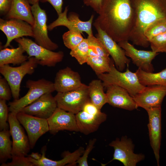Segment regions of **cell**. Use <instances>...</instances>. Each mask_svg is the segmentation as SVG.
Returning <instances> with one entry per match:
<instances>
[{"mask_svg":"<svg viewBox=\"0 0 166 166\" xmlns=\"http://www.w3.org/2000/svg\"><path fill=\"white\" fill-rule=\"evenodd\" d=\"M98 14L93 25L117 42L129 40L135 23L131 0H104Z\"/></svg>","mask_w":166,"mask_h":166,"instance_id":"cell-1","label":"cell"},{"mask_svg":"<svg viewBox=\"0 0 166 166\" xmlns=\"http://www.w3.org/2000/svg\"><path fill=\"white\" fill-rule=\"evenodd\" d=\"M135 13V23L129 40L137 45L148 47L149 42L144 33L156 21L166 19V0H131Z\"/></svg>","mask_w":166,"mask_h":166,"instance_id":"cell-2","label":"cell"},{"mask_svg":"<svg viewBox=\"0 0 166 166\" xmlns=\"http://www.w3.org/2000/svg\"><path fill=\"white\" fill-rule=\"evenodd\" d=\"M97 76L105 88L111 85H118L126 90L132 97L145 87L141 84L136 72L130 71L128 68L124 72L119 70L115 67L113 59H111L109 72Z\"/></svg>","mask_w":166,"mask_h":166,"instance_id":"cell-3","label":"cell"},{"mask_svg":"<svg viewBox=\"0 0 166 166\" xmlns=\"http://www.w3.org/2000/svg\"><path fill=\"white\" fill-rule=\"evenodd\" d=\"M26 86L29 90L25 96L9 103L10 112L16 114L43 94L55 91L54 83L44 78L37 81L29 80Z\"/></svg>","mask_w":166,"mask_h":166,"instance_id":"cell-4","label":"cell"},{"mask_svg":"<svg viewBox=\"0 0 166 166\" xmlns=\"http://www.w3.org/2000/svg\"><path fill=\"white\" fill-rule=\"evenodd\" d=\"M38 64V60L31 57L18 67H11L9 64L0 66V73L9 84L14 100L19 99L20 85L23 77L27 74H32Z\"/></svg>","mask_w":166,"mask_h":166,"instance_id":"cell-5","label":"cell"},{"mask_svg":"<svg viewBox=\"0 0 166 166\" xmlns=\"http://www.w3.org/2000/svg\"><path fill=\"white\" fill-rule=\"evenodd\" d=\"M15 40L22 45L29 55L28 57H35L38 60L39 65L42 66H55L63 58L64 54L62 51L55 52L48 49L31 39L23 37Z\"/></svg>","mask_w":166,"mask_h":166,"instance_id":"cell-6","label":"cell"},{"mask_svg":"<svg viewBox=\"0 0 166 166\" xmlns=\"http://www.w3.org/2000/svg\"><path fill=\"white\" fill-rule=\"evenodd\" d=\"M31 10L34 18V24L32 26L35 42L48 49L56 50L58 48V45L52 42L48 35L47 17L45 10L40 7L39 2L32 5Z\"/></svg>","mask_w":166,"mask_h":166,"instance_id":"cell-7","label":"cell"},{"mask_svg":"<svg viewBox=\"0 0 166 166\" xmlns=\"http://www.w3.org/2000/svg\"><path fill=\"white\" fill-rule=\"evenodd\" d=\"M58 108L76 114L82 110L84 104L90 100L88 85L72 91L57 92L54 97Z\"/></svg>","mask_w":166,"mask_h":166,"instance_id":"cell-8","label":"cell"},{"mask_svg":"<svg viewBox=\"0 0 166 166\" xmlns=\"http://www.w3.org/2000/svg\"><path fill=\"white\" fill-rule=\"evenodd\" d=\"M109 145L114 149L113 158L109 162L117 160L124 166H136L145 158L144 154L134 153V144L132 140L126 136H122L120 139L116 138Z\"/></svg>","mask_w":166,"mask_h":166,"instance_id":"cell-9","label":"cell"},{"mask_svg":"<svg viewBox=\"0 0 166 166\" xmlns=\"http://www.w3.org/2000/svg\"><path fill=\"white\" fill-rule=\"evenodd\" d=\"M16 117L26 129L30 148H33L38 139L49 131L47 120L20 112Z\"/></svg>","mask_w":166,"mask_h":166,"instance_id":"cell-10","label":"cell"},{"mask_svg":"<svg viewBox=\"0 0 166 166\" xmlns=\"http://www.w3.org/2000/svg\"><path fill=\"white\" fill-rule=\"evenodd\" d=\"M68 6H67L64 11L58 15L57 19L48 26V30L50 31L57 27L63 26L67 27L69 30L76 31L81 34L85 32L88 36L93 35L92 27L93 15L88 21H83L80 19L77 14L74 12L70 13L68 17Z\"/></svg>","mask_w":166,"mask_h":166,"instance_id":"cell-11","label":"cell"},{"mask_svg":"<svg viewBox=\"0 0 166 166\" xmlns=\"http://www.w3.org/2000/svg\"><path fill=\"white\" fill-rule=\"evenodd\" d=\"M16 114L10 112L8 122L12 139V157L27 155L30 147L28 136L18 120Z\"/></svg>","mask_w":166,"mask_h":166,"instance_id":"cell-12","label":"cell"},{"mask_svg":"<svg viewBox=\"0 0 166 166\" xmlns=\"http://www.w3.org/2000/svg\"><path fill=\"white\" fill-rule=\"evenodd\" d=\"M97 31L96 37L104 45L107 51L113 61L117 68L122 71L126 65L128 66L130 60L127 57L124 50L117 42L113 39L105 31L97 25H93Z\"/></svg>","mask_w":166,"mask_h":166,"instance_id":"cell-13","label":"cell"},{"mask_svg":"<svg viewBox=\"0 0 166 166\" xmlns=\"http://www.w3.org/2000/svg\"><path fill=\"white\" fill-rule=\"evenodd\" d=\"M166 95V86L154 85L145 86L139 93L133 97L138 108L148 109L161 107L163 100Z\"/></svg>","mask_w":166,"mask_h":166,"instance_id":"cell-14","label":"cell"},{"mask_svg":"<svg viewBox=\"0 0 166 166\" xmlns=\"http://www.w3.org/2000/svg\"><path fill=\"white\" fill-rule=\"evenodd\" d=\"M0 29L7 38L3 48L11 46L10 43L14 39L24 36H33L32 26L27 22L19 19L5 20L0 18Z\"/></svg>","mask_w":166,"mask_h":166,"instance_id":"cell-15","label":"cell"},{"mask_svg":"<svg viewBox=\"0 0 166 166\" xmlns=\"http://www.w3.org/2000/svg\"><path fill=\"white\" fill-rule=\"evenodd\" d=\"M148 117V127L150 144L157 165L159 166L160 151L161 140V107L151 108L146 110Z\"/></svg>","mask_w":166,"mask_h":166,"instance_id":"cell-16","label":"cell"},{"mask_svg":"<svg viewBox=\"0 0 166 166\" xmlns=\"http://www.w3.org/2000/svg\"><path fill=\"white\" fill-rule=\"evenodd\" d=\"M118 44L124 50L126 56L130 57L133 63L139 68L146 72H153L154 69L152 62L158 53L152 50L137 49L128 40L120 42Z\"/></svg>","mask_w":166,"mask_h":166,"instance_id":"cell-17","label":"cell"},{"mask_svg":"<svg viewBox=\"0 0 166 166\" xmlns=\"http://www.w3.org/2000/svg\"><path fill=\"white\" fill-rule=\"evenodd\" d=\"M50 132L55 135L60 131L79 132L75 114L57 108L47 119Z\"/></svg>","mask_w":166,"mask_h":166,"instance_id":"cell-18","label":"cell"},{"mask_svg":"<svg viewBox=\"0 0 166 166\" xmlns=\"http://www.w3.org/2000/svg\"><path fill=\"white\" fill-rule=\"evenodd\" d=\"M52 93H46L24 108L21 111L25 113L47 119L57 108V102Z\"/></svg>","mask_w":166,"mask_h":166,"instance_id":"cell-19","label":"cell"},{"mask_svg":"<svg viewBox=\"0 0 166 166\" xmlns=\"http://www.w3.org/2000/svg\"><path fill=\"white\" fill-rule=\"evenodd\" d=\"M84 84L82 83L78 73L69 67L58 71L54 83L55 90L59 93L74 90L81 88Z\"/></svg>","mask_w":166,"mask_h":166,"instance_id":"cell-20","label":"cell"},{"mask_svg":"<svg viewBox=\"0 0 166 166\" xmlns=\"http://www.w3.org/2000/svg\"><path fill=\"white\" fill-rule=\"evenodd\" d=\"M106 89L108 103L120 109L132 111L138 107L133 98L124 89L116 85H111Z\"/></svg>","mask_w":166,"mask_h":166,"instance_id":"cell-21","label":"cell"},{"mask_svg":"<svg viewBox=\"0 0 166 166\" xmlns=\"http://www.w3.org/2000/svg\"><path fill=\"white\" fill-rule=\"evenodd\" d=\"M75 116L79 132L85 135L97 131L100 125L106 120L107 118V115L104 113L93 115L82 111L75 114Z\"/></svg>","mask_w":166,"mask_h":166,"instance_id":"cell-22","label":"cell"},{"mask_svg":"<svg viewBox=\"0 0 166 166\" xmlns=\"http://www.w3.org/2000/svg\"><path fill=\"white\" fill-rule=\"evenodd\" d=\"M84 150L83 147H80L73 152H67L62 159L59 160H53L47 158L45 156V149H43L40 160H36L28 156V157L34 166H63L67 164L71 166L76 164V162L83 154Z\"/></svg>","mask_w":166,"mask_h":166,"instance_id":"cell-23","label":"cell"},{"mask_svg":"<svg viewBox=\"0 0 166 166\" xmlns=\"http://www.w3.org/2000/svg\"><path fill=\"white\" fill-rule=\"evenodd\" d=\"M5 16L7 19L16 18L25 21L32 26L34 24L31 6L27 0H13L10 9Z\"/></svg>","mask_w":166,"mask_h":166,"instance_id":"cell-24","label":"cell"},{"mask_svg":"<svg viewBox=\"0 0 166 166\" xmlns=\"http://www.w3.org/2000/svg\"><path fill=\"white\" fill-rule=\"evenodd\" d=\"M16 48H3L0 51V66L12 64L13 65L22 64L28 58L24 55L25 50L21 45L18 44Z\"/></svg>","mask_w":166,"mask_h":166,"instance_id":"cell-25","label":"cell"},{"mask_svg":"<svg viewBox=\"0 0 166 166\" xmlns=\"http://www.w3.org/2000/svg\"><path fill=\"white\" fill-rule=\"evenodd\" d=\"M89 94L91 102L101 109L108 103L107 95L104 91V86L100 79L92 80L88 85Z\"/></svg>","mask_w":166,"mask_h":166,"instance_id":"cell-26","label":"cell"},{"mask_svg":"<svg viewBox=\"0 0 166 166\" xmlns=\"http://www.w3.org/2000/svg\"><path fill=\"white\" fill-rule=\"evenodd\" d=\"M135 72L140 82L144 86L159 85L166 86V68L154 73L146 72L138 68Z\"/></svg>","mask_w":166,"mask_h":166,"instance_id":"cell-27","label":"cell"},{"mask_svg":"<svg viewBox=\"0 0 166 166\" xmlns=\"http://www.w3.org/2000/svg\"><path fill=\"white\" fill-rule=\"evenodd\" d=\"M11 134L8 129L0 132V161L5 163L7 160L12 158V142L10 140Z\"/></svg>","mask_w":166,"mask_h":166,"instance_id":"cell-28","label":"cell"},{"mask_svg":"<svg viewBox=\"0 0 166 166\" xmlns=\"http://www.w3.org/2000/svg\"><path fill=\"white\" fill-rule=\"evenodd\" d=\"M111 59L100 56H89L86 63L97 75L109 71Z\"/></svg>","mask_w":166,"mask_h":166,"instance_id":"cell-29","label":"cell"},{"mask_svg":"<svg viewBox=\"0 0 166 166\" xmlns=\"http://www.w3.org/2000/svg\"><path fill=\"white\" fill-rule=\"evenodd\" d=\"M89 45L87 38H84L77 47L71 50L70 54L74 57L79 64L86 63L89 57Z\"/></svg>","mask_w":166,"mask_h":166,"instance_id":"cell-30","label":"cell"},{"mask_svg":"<svg viewBox=\"0 0 166 166\" xmlns=\"http://www.w3.org/2000/svg\"><path fill=\"white\" fill-rule=\"evenodd\" d=\"M89 56H100L109 57V54L101 41L93 35L88 36Z\"/></svg>","mask_w":166,"mask_h":166,"instance_id":"cell-31","label":"cell"},{"mask_svg":"<svg viewBox=\"0 0 166 166\" xmlns=\"http://www.w3.org/2000/svg\"><path fill=\"white\" fill-rule=\"evenodd\" d=\"M166 32V19H161L148 26L144 32V35L147 40L149 42L153 37Z\"/></svg>","mask_w":166,"mask_h":166,"instance_id":"cell-32","label":"cell"},{"mask_svg":"<svg viewBox=\"0 0 166 166\" xmlns=\"http://www.w3.org/2000/svg\"><path fill=\"white\" fill-rule=\"evenodd\" d=\"M81 33L78 31L69 30L62 36L64 44L68 48L72 50L79 45L83 40Z\"/></svg>","mask_w":166,"mask_h":166,"instance_id":"cell-33","label":"cell"},{"mask_svg":"<svg viewBox=\"0 0 166 166\" xmlns=\"http://www.w3.org/2000/svg\"><path fill=\"white\" fill-rule=\"evenodd\" d=\"M149 42L152 51L166 53V32L153 37Z\"/></svg>","mask_w":166,"mask_h":166,"instance_id":"cell-34","label":"cell"},{"mask_svg":"<svg viewBox=\"0 0 166 166\" xmlns=\"http://www.w3.org/2000/svg\"><path fill=\"white\" fill-rule=\"evenodd\" d=\"M6 101L0 99V130L8 129L9 125L7 122L8 120L9 108Z\"/></svg>","mask_w":166,"mask_h":166,"instance_id":"cell-35","label":"cell"},{"mask_svg":"<svg viewBox=\"0 0 166 166\" xmlns=\"http://www.w3.org/2000/svg\"><path fill=\"white\" fill-rule=\"evenodd\" d=\"M12 93L9 84L4 78H0V99L6 101L10 100Z\"/></svg>","mask_w":166,"mask_h":166,"instance_id":"cell-36","label":"cell"},{"mask_svg":"<svg viewBox=\"0 0 166 166\" xmlns=\"http://www.w3.org/2000/svg\"><path fill=\"white\" fill-rule=\"evenodd\" d=\"M12 161L9 163L2 164L1 166H34L27 157L17 156L12 157Z\"/></svg>","mask_w":166,"mask_h":166,"instance_id":"cell-37","label":"cell"},{"mask_svg":"<svg viewBox=\"0 0 166 166\" xmlns=\"http://www.w3.org/2000/svg\"><path fill=\"white\" fill-rule=\"evenodd\" d=\"M97 140L95 138L91 139L89 140L87 147L83 154L82 156H81L76 162V164H78L79 166H88V157L89 154L91 151L94 145Z\"/></svg>","mask_w":166,"mask_h":166,"instance_id":"cell-38","label":"cell"},{"mask_svg":"<svg viewBox=\"0 0 166 166\" xmlns=\"http://www.w3.org/2000/svg\"><path fill=\"white\" fill-rule=\"evenodd\" d=\"M101 109L89 100L84 104L81 111L89 114L97 115L100 114L102 112Z\"/></svg>","mask_w":166,"mask_h":166,"instance_id":"cell-39","label":"cell"},{"mask_svg":"<svg viewBox=\"0 0 166 166\" xmlns=\"http://www.w3.org/2000/svg\"><path fill=\"white\" fill-rule=\"evenodd\" d=\"M104 0H83L85 5L90 6L98 14L101 9Z\"/></svg>","mask_w":166,"mask_h":166,"instance_id":"cell-40","label":"cell"},{"mask_svg":"<svg viewBox=\"0 0 166 166\" xmlns=\"http://www.w3.org/2000/svg\"><path fill=\"white\" fill-rule=\"evenodd\" d=\"M40 1L42 2H49L54 8L58 15L62 12L63 0H40Z\"/></svg>","mask_w":166,"mask_h":166,"instance_id":"cell-41","label":"cell"},{"mask_svg":"<svg viewBox=\"0 0 166 166\" xmlns=\"http://www.w3.org/2000/svg\"><path fill=\"white\" fill-rule=\"evenodd\" d=\"M13 0H0L1 15H6L10 9Z\"/></svg>","mask_w":166,"mask_h":166,"instance_id":"cell-42","label":"cell"},{"mask_svg":"<svg viewBox=\"0 0 166 166\" xmlns=\"http://www.w3.org/2000/svg\"><path fill=\"white\" fill-rule=\"evenodd\" d=\"M28 156L35 160H38L41 158L42 154L41 155L38 152H32Z\"/></svg>","mask_w":166,"mask_h":166,"instance_id":"cell-43","label":"cell"},{"mask_svg":"<svg viewBox=\"0 0 166 166\" xmlns=\"http://www.w3.org/2000/svg\"><path fill=\"white\" fill-rule=\"evenodd\" d=\"M30 4L34 5L37 2H39L40 0H27Z\"/></svg>","mask_w":166,"mask_h":166,"instance_id":"cell-44","label":"cell"}]
</instances>
